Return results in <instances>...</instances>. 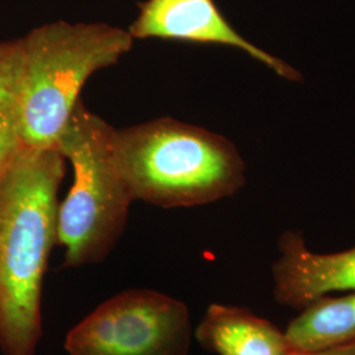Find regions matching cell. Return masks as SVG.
<instances>
[{"instance_id": "1", "label": "cell", "mask_w": 355, "mask_h": 355, "mask_svg": "<svg viewBox=\"0 0 355 355\" xmlns=\"http://www.w3.org/2000/svg\"><path fill=\"white\" fill-rule=\"evenodd\" d=\"M64 157L55 148H23L0 179V349L35 355L41 338V292L57 243Z\"/></svg>"}, {"instance_id": "2", "label": "cell", "mask_w": 355, "mask_h": 355, "mask_svg": "<svg viewBox=\"0 0 355 355\" xmlns=\"http://www.w3.org/2000/svg\"><path fill=\"white\" fill-rule=\"evenodd\" d=\"M114 145L135 200L162 208L203 205L245 183V166L230 141L170 117L114 129Z\"/></svg>"}, {"instance_id": "3", "label": "cell", "mask_w": 355, "mask_h": 355, "mask_svg": "<svg viewBox=\"0 0 355 355\" xmlns=\"http://www.w3.org/2000/svg\"><path fill=\"white\" fill-rule=\"evenodd\" d=\"M133 41L119 26L67 21L38 26L21 38L16 108L23 148H54L89 76L117 64Z\"/></svg>"}, {"instance_id": "4", "label": "cell", "mask_w": 355, "mask_h": 355, "mask_svg": "<svg viewBox=\"0 0 355 355\" xmlns=\"http://www.w3.org/2000/svg\"><path fill=\"white\" fill-rule=\"evenodd\" d=\"M114 135V127L79 101L55 141L54 148L74 168L57 215L66 267L102 262L125 228L135 198L117 161Z\"/></svg>"}, {"instance_id": "5", "label": "cell", "mask_w": 355, "mask_h": 355, "mask_svg": "<svg viewBox=\"0 0 355 355\" xmlns=\"http://www.w3.org/2000/svg\"><path fill=\"white\" fill-rule=\"evenodd\" d=\"M190 345L187 305L153 290L117 293L64 340L69 355H189Z\"/></svg>"}, {"instance_id": "6", "label": "cell", "mask_w": 355, "mask_h": 355, "mask_svg": "<svg viewBox=\"0 0 355 355\" xmlns=\"http://www.w3.org/2000/svg\"><path fill=\"white\" fill-rule=\"evenodd\" d=\"M133 38H162L217 44L250 54L278 76L299 80L302 76L250 41L230 26L214 0H146L140 4L136 20L128 28Z\"/></svg>"}, {"instance_id": "7", "label": "cell", "mask_w": 355, "mask_h": 355, "mask_svg": "<svg viewBox=\"0 0 355 355\" xmlns=\"http://www.w3.org/2000/svg\"><path fill=\"white\" fill-rule=\"evenodd\" d=\"M271 271L277 303L300 311L331 292L355 291V248L315 253L306 248L299 232H286Z\"/></svg>"}, {"instance_id": "8", "label": "cell", "mask_w": 355, "mask_h": 355, "mask_svg": "<svg viewBox=\"0 0 355 355\" xmlns=\"http://www.w3.org/2000/svg\"><path fill=\"white\" fill-rule=\"evenodd\" d=\"M195 336L205 350L217 355L291 354L284 331L237 305H209Z\"/></svg>"}, {"instance_id": "9", "label": "cell", "mask_w": 355, "mask_h": 355, "mask_svg": "<svg viewBox=\"0 0 355 355\" xmlns=\"http://www.w3.org/2000/svg\"><path fill=\"white\" fill-rule=\"evenodd\" d=\"M291 353H318L355 343V291L324 295L300 309L284 330Z\"/></svg>"}, {"instance_id": "10", "label": "cell", "mask_w": 355, "mask_h": 355, "mask_svg": "<svg viewBox=\"0 0 355 355\" xmlns=\"http://www.w3.org/2000/svg\"><path fill=\"white\" fill-rule=\"evenodd\" d=\"M21 64V38L8 42H0V108L12 103L17 96Z\"/></svg>"}, {"instance_id": "11", "label": "cell", "mask_w": 355, "mask_h": 355, "mask_svg": "<svg viewBox=\"0 0 355 355\" xmlns=\"http://www.w3.org/2000/svg\"><path fill=\"white\" fill-rule=\"evenodd\" d=\"M23 149L19 133L16 99L0 108V179Z\"/></svg>"}, {"instance_id": "12", "label": "cell", "mask_w": 355, "mask_h": 355, "mask_svg": "<svg viewBox=\"0 0 355 355\" xmlns=\"http://www.w3.org/2000/svg\"><path fill=\"white\" fill-rule=\"evenodd\" d=\"M290 355H355V343L345 347H338L327 352H318V353H291Z\"/></svg>"}]
</instances>
